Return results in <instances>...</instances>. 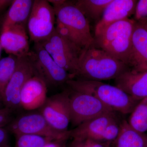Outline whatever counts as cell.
<instances>
[{
	"label": "cell",
	"mask_w": 147,
	"mask_h": 147,
	"mask_svg": "<svg viewBox=\"0 0 147 147\" xmlns=\"http://www.w3.org/2000/svg\"><path fill=\"white\" fill-rule=\"evenodd\" d=\"M66 84L71 90L93 96L115 112L123 115L130 114L140 101L115 86L99 81L72 79L68 80Z\"/></svg>",
	"instance_id": "6da1fadb"
},
{
	"label": "cell",
	"mask_w": 147,
	"mask_h": 147,
	"mask_svg": "<svg viewBox=\"0 0 147 147\" xmlns=\"http://www.w3.org/2000/svg\"><path fill=\"white\" fill-rule=\"evenodd\" d=\"M136 21L129 18L111 24L95 36L94 44L129 67Z\"/></svg>",
	"instance_id": "7a4b0ae2"
},
{
	"label": "cell",
	"mask_w": 147,
	"mask_h": 147,
	"mask_svg": "<svg viewBox=\"0 0 147 147\" xmlns=\"http://www.w3.org/2000/svg\"><path fill=\"white\" fill-rule=\"evenodd\" d=\"M129 69L107 52L92 46L82 55L78 76L84 79L101 82L116 79Z\"/></svg>",
	"instance_id": "3957f363"
},
{
	"label": "cell",
	"mask_w": 147,
	"mask_h": 147,
	"mask_svg": "<svg viewBox=\"0 0 147 147\" xmlns=\"http://www.w3.org/2000/svg\"><path fill=\"white\" fill-rule=\"evenodd\" d=\"M55 9L56 19L66 26L81 42L84 50L94 45L89 23L72 2L65 0H49Z\"/></svg>",
	"instance_id": "277c9868"
},
{
	"label": "cell",
	"mask_w": 147,
	"mask_h": 147,
	"mask_svg": "<svg viewBox=\"0 0 147 147\" xmlns=\"http://www.w3.org/2000/svg\"><path fill=\"white\" fill-rule=\"evenodd\" d=\"M40 43L61 67L74 78L78 76L80 60L86 50L63 37L56 30Z\"/></svg>",
	"instance_id": "5b68a950"
},
{
	"label": "cell",
	"mask_w": 147,
	"mask_h": 147,
	"mask_svg": "<svg viewBox=\"0 0 147 147\" xmlns=\"http://www.w3.org/2000/svg\"><path fill=\"white\" fill-rule=\"evenodd\" d=\"M28 57L34 75L42 79L47 86H59L73 79V76L54 61L40 42L34 43Z\"/></svg>",
	"instance_id": "8992f818"
},
{
	"label": "cell",
	"mask_w": 147,
	"mask_h": 147,
	"mask_svg": "<svg viewBox=\"0 0 147 147\" xmlns=\"http://www.w3.org/2000/svg\"><path fill=\"white\" fill-rule=\"evenodd\" d=\"M56 17L53 5L46 0H34L27 22L29 38L32 41L42 42L55 30Z\"/></svg>",
	"instance_id": "52a82bcc"
},
{
	"label": "cell",
	"mask_w": 147,
	"mask_h": 147,
	"mask_svg": "<svg viewBox=\"0 0 147 147\" xmlns=\"http://www.w3.org/2000/svg\"><path fill=\"white\" fill-rule=\"evenodd\" d=\"M7 129L15 136L30 134L64 141L69 138V130L63 132L56 130L40 113H29L19 116L11 122Z\"/></svg>",
	"instance_id": "ba28073f"
},
{
	"label": "cell",
	"mask_w": 147,
	"mask_h": 147,
	"mask_svg": "<svg viewBox=\"0 0 147 147\" xmlns=\"http://www.w3.org/2000/svg\"><path fill=\"white\" fill-rule=\"evenodd\" d=\"M69 100L70 123L75 127L91 119L115 112L96 98L84 93L71 90Z\"/></svg>",
	"instance_id": "9c48e42d"
},
{
	"label": "cell",
	"mask_w": 147,
	"mask_h": 147,
	"mask_svg": "<svg viewBox=\"0 0 147 147\" xmlns=\"http://www.w3.org/2000/svg\"><path fill=\"white\" fill-rule=\"evenodd\" d=\"M34 75L28 55L18 57L15 71L6 87L3 96L2 102L4 107L12 112L21 108V90L26 82Z\"/></svg>",
	"instance_id": "30bf717a"
},
{
	"label": "cell",
	"mask_w": 147,
	"mask_h": 147,
	"mask_svg": "<svg viewBox=\"0 0 147 147\" xmlns=\"http://www.w3.org/2000/svg\"><path fill=\"white\" fill-rule=\"evenodd\" d=\"M69 100V92H63L47 98L41 108L40 113L50 125L58 131H68L70 123Z\"/></svg>",
	"instance_id": "8fae6325"
},
{
	"label": "cell",
	"mask_w": 147,
	"mask_h": 147,
	"mask_svg": "<svg viewBox=\"0 0 147 147\" xmlns=\"http://www.w3.org/2000/svg\"><path fill=\"white\" fill-rule=\"evenodd\" d=\"M29 38L26 25H17L2 31L0 45L9 55L17 57L28 56L30 53Z\"/></svg>",
	"instance_id": "7c38bea8"
},
{
	"label": "cell",
	"mask_w": 147,
	"mask_h": 147,
	"mask_svg": "<svg viewBox=\"0 0 147 147\" xmlns=\"http://www.w3.org/2000/svg\"><path fill=\"white\" fill-rule=\"evenodd\" d=\"M135 0H112L105 8L95 29V36L117 21L129 18L135 13L137 3Z\"/></svg>",
	"instance_id": "4fadbf2b"
},
{
	"label": "cell",
	"mask_w": 147,
	"mask_h": 147,
	"mask_svg": "<svg viewBox=\"0 0 147 147\" xmlns=\"http://www.w3.org/2000/svg\"><path fill=\"white\" fill-rule=\"evenodd\" d=\"M115 86L134 99L147 97V71L127 69L115 79Z\"/></svg>",
	"instance_id": "5bb4252c"
},
{
	"label": "cell",
	"mask_w": 147,
	"mask_h": 147,
	"mask_svg": "<svg viewBox=\"0 0 147 147\" xmlns=\"http://www.w3.org/2000/svg\"><path fill=\"white\" fill-rule=\"evenodd\" d=\"M47 86L38 77L33 76L25 84L20 96L21 108L32 110L41 108L47 100Z\"/></svg>",
	"instance_id": "9a60e30c"
},
{
	"label": "cell",
	"mask_w": 147,
	"mask_h": 147,
	"mask_svg": "<svg viewBox=\"0 0 147 147\" xmlns=\"http://www.w3.org/2000/svg\"><path fill=\"white\" fill-rule=\"evenodd\" d=\"M118 120L115 112H111L86 121L74 129L69 130L72 139H90L98 142L104 129L108 125Z\"/></svg>",
	"instance_id": "2e32d148"
},
{
	"label": "cell",
	"mask_w": 147,
	"mask_h": 147,
	"mask_svg": "<svg viewBox=\"0 0 147 147\" xmlns=\"http://www.w3.org/2000/svg\"><path fill=\"white\" fill-rule=\"evenodd\" d=\"M129 68L135 71H147V32L140 21H136L134 25Z\"/></svg>",
	"instance_id": "e0dca14e"
},
{
	"label": "cell",
	"mask_w": 147,
	"mask_h": 147,
	"mask_svg": "<svg viewBox=\"0 0 147 147\" xmlns=\"http://www.w3.org/2000/svg\"><path fill=\"white\" fill-rule=\"evenodd\" d=\"M32 0H14L3 23L2 30L17 25H26L33 4Z\"/></svg>",
	"instance_id": "ac0fdd59"
},
{
	"label": "cell",
	"mask_w": 147,
	"mask_h": 147,
	"mask_svg": "<svg viewBox=\"0 0 147 147\" xmlns=\"http://www.w3.org/2000/svg\"><path fill=\"white\" fill-rule=\"evenodd\" d=\"M118 136L112 147H147V135L134 129L123 120L120 124Z\"/></svg>",
	"instance_id": "d6986e66"
},
{
	"label": "cell",
	"mask_w": 147,
	"mask_h": 147,
	"mask_svg": "<svg viewBox=\"0 0 147 147\" xmlns=\"http://www.w3.org/2000/svg\"><path fill=\"white\" fill-rule=\"evenodd\" d=\"M112 0H79L74 2L86 18L99 20Z\"/></svg>",
	"instance_id": "ffe728a7"
},
{
	"label": "cell",
	"mask_w": 147,
	"mask_h": 147,
	"mask_svg": "<svg viewBox=\"0 0 147 147\" xmlns=\"http://www.w3.org/2000/svg\"><path fill=\"white\" fill-rule=\"evenodd\" d=\"M127 122L139 132L145 133L147 131V97L138 102L130 113Z\"/></svg>",
	"instance_id": "44dd1931"
},
{
	"label": "cell",
	"mask_w": 147,
	"mask_h": 147,
	"mask_svg": "<svg viewBox=\"0 0 147 147\" xmlns=\"http://www.w3.org/2000/svg\"><path fill=\"white\" fill-rule=\"evenodd\" d=\"M18 57L9 55L0 60V101L16 68Z\"/></svg>",
	"instance_id": "7402d4cb"
},
{
	"label": "cell",
	"mask_w": 147,
	"mask_h": 147,
	"mask_svg": "<svg viewBox=\"0 0 147 147\" xmlns=\"http://www.w3.org/2000/svg\"><path fill=\"white\" fill-rule=\"evenodd\" d=\"M16 147H43L53 139L30 134H22L16 136Z\"/></svg>",
	"instance_id": "603a6c76"
},
{
	"label": "cell",
	"mask_w": 147,
	"mask_h": 147,
	"mask_svg": "<svg viewBox=\"0 0 147 147\" xmlns=\"http://www.w3.org/2000/svg\"><path fill=\"white\" fill-rule=\"evenodd\" d=\"M120 122L118 120L109 124L102 132L98 142L112 144L115 142L119 133Z\"/></svg>",
	"instance_id": "cb8c5ba5"
},
{
	"label": "cell",
	"mask_w": 147,
	"mask_h": 147,
	"mask_svg": "<svg viewBox=\"0 0 147 147\" xmlns=\"http://www.w3.org/2000/svg\"><path fill=\"white\" fill-rule=\"evenodd\" d=\"M111 144H105L90 139H72L67 147H112Z\"/></svg>",
	"instance_id": "d4e9b609"
},
{
	"label": "cell",
	"mask_w": 147,
	"mask_h": 147,
	"mask_svg": "<svg viewBox=\"0 0 147 147\" xmlns=\"http://www.w3.org/2000/svg\"><path fill=\"white\" fill-rule=\"evenodd\" d=\"M134 15L136 21L147 18V0H139L137 1Z\"/></svg>",
	"instance_id": "484cf974"
},
{
	"label": "cell",
	"mask_w": 147,
	"mask_h": 147,
	"mask_svg": "<svg viewBox=\"0 0 147 147\" xmlns=\"http://www.w3.org/2000/svg\"><path fill=\"white\" fill-rule=\"evenodd\" d=\"M12 113V111L5 107L0 109V127L7 126L13 120Z\"/></svg>",
	"instance_id": "4316f807"
},
{
	"label": "cell",
	"mask_w": 147,
	"mask_h": 147,
	"mask_svg": "<svg viewBox=\"0 0 147 147\" xmlns=\"http://www.w3.org/2000/svg\"><path fill=\"white\" fill-rule=\"evenodd\" d=\"M8 130L4 127H0V147H5L9 145Z\"/></svg>",
	"instance_id": "83f0119b"
},
{
	"label": "cell",
	"mask_w": 147,
	"mask_h": 147,
	"mask_svg": "<svg viewBox=\"0 0 147 147\" xmlns=\"http://www.w3.org/2000/svg\"><path fill=\"white\" fill-rule=\"evenodd\" d=\"M65 142L66 141L64 140H51L45 144L43 147H65Z\"/></svg>",
	"instance_id": "f1b7e54d"
},
{
	"label": "cell",
	"mask_w": 147,
	"mask_h": 147,
	"mask_svg": "<svg viewBox=\"0 0 147 147\" xmlns=\"http://www.w3.org/2000/svg\"><path fill=\"white\" fill-rule=\"evenodd\" d=\"M13 1L11 0H0V12H2L10 6Z\"/></svg>",
	"instance_id": "f546056e"
},
{
	"label": "cell",
	"mask_w": 147,
	"mask_h": 147,
	"mask_svg": "<svg viewBox=\"0 0 147 147\" xmlns=\"http://www.w3.org/2000/svg\"><path fill=\"white\" fill-rule=\"evenodd\" d=\"M139 21L142 23L147 32V18H144Z\"/></svg>",
	"instance_id": "4dcf8cb0"
},
{
	"label": "cell",
	"mask_w": 147,
	"mask_h": 147,
	"mask_svg": "<svg viewBox=\"0 0 147 147\" xmlns=\"http://www.w3.org/2000/svg\"><path fill=\"white\" fill-rule=\"evenodd\" d=\"M2 105H3V102H2L1 101H0V109H1V108H3V107H1Z\"/></svg>",
	"instance_id": "1f68e13d"
},
{
	"label": "cell",
	"mask_w": 147,
	"mask_h": 147,
	"mask_svg": "<svg viewBox=\"0 0 147 147\" xmlns=\"http://www.w3.org/2000/svg\"><path fill=\"white\" fill-rule=\"evenodd\" d=\"M2 48L1 46L0 45V57H1V53L2 50Z\"/></svg>",
	"instance_id": "d6a6232c"
},
{
	"label": "cell",
	"mask_w": 147,
	"mask_h": 147,
	"mask_svg": "<svg viewBox=\"0 0 147 147\" xmlns=\"http://www.w3.org/2000/svg\"><path fill=\"white\" fill-rule=\"evenodd\" d=\"M5 147H11L10 146H9V145H7V146H6Z\"/></svg>",
	"instance_id": "836d02e7"
}]
</instances>
